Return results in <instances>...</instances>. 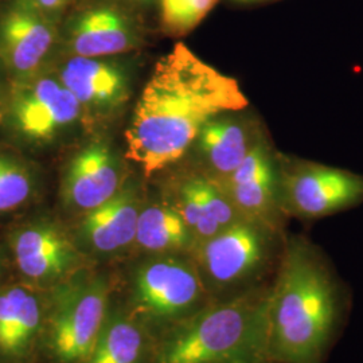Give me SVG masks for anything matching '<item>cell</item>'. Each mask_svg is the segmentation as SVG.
Here are the masks:
<instances>
[{
	"mask_svg": "<svg viewBox=\"0 0 363 363\" xmlns=\"http://www.w3.org/2000/svg\"><path fill=\"white\" fill-rule=\"evenodd\" d=\"M240 84L178 42L157 62L125 130L127 156L151 175L179 160L213 117L247 109Z\"/></svg>",
	"mask_w": 363,
	"mask_h": 363,
	"instance_id": "1",
	"label": "cell"
},
{
	"mask_svg": "<svg viewBox=\"0 0 363 363\" xmlns=\"http://www.w3.org/2000/svg\"><path fill=\"white\" fill-rule=\"evenodd\" d=\"M269 300V362L319 363L337 322V289L320 250L286 237Z\"/></svg>",
	"mask_w": 363,
	"mask_h": 363,
	"instance_id": "2",
	"label": "cell"
},
{
	"mask_svg": "<svg viewBox=\"0 0 363 363\" xmlns=\"http://www.w3.org/2000/svg\"><path fill=\"white\" fill-rule=\"evenodd\" d=\"M271 286L208 303L171 325L154 363L269 362Z\"/></svg>",
	"mask_w": 363,
	"mask_h": 363,
	"instance_id": "3",
	"label": "cell"
},
{
	"mask_svg": "<svg viewBox=\"0 0 363 363\" xmlns=\"http://www.w3.org/2000/svg\"><path fill=\"white\" fill-rule=\"evenodd\" d=\"M109 286L103 276L78 269L52 289L45 318L46 343L57 363H81L109 313Z\"/></svg>",
	"mask_w": 363,
	"mask_h": 363,
	"instance_id": "4",
	"label": "cell"
},
{
	"mask_svg": "<svg viewBox=\"0 0 363 363\" xmlns=\"http://www.w3.org/2000/svg\"><path fill=\"white\" fill-rule=\"evenodd\" d=\"M284 233L256 220H238L193 249L208 292H220L257 277L280 256Z\"/></svg>",
	"mask_w": 363,
	"mask_h": 363,
	"instance_id": "5",
	"label": "cell"
},
{
	"mask_svg": "<svg viewBox=\"0 0 363 363\" xmlns=\"http://www.w3.org/2000/svg\"><path fill=\"white\" fill-rule=\"evenodd\" d=\"M279 194L286 218L315 220L363 203V175L276 152Z\"/></svg>",
	"mask_w": 363,
	"mask_h": 363,
	"instance_id": "6",
	"label": "cell"
},
{
	"mask_svg": "<svg viewBox=\"0 0 363 363\" xmlns=\"http://www.w3.org/2000/svg\"><path fill=\"white\" fill-rule=\"evenodd\" d=\"M135 311L155 323H177L202 308L208 292L194 261L181 257L145 259L132 276Z\"/></svg>",
	"mask_w": 363,
	"mask_h": 363,
	"instance_id": "7",
	"label": "cell"
},
{
	"mask_svg": "<svg viewBox=\"0 0 363 363\" xmlns=\"http://www.w3.org/2000/svg\"><path fill=\"white\" fill-rule=\"evenodd\" d=\"M7 124L28 143H50L85 118V112L58 76L38 73L18 79L6 109Z\"/></svg>",
	"mask_w": 363,
	"mask_h": 363,
	"instance_id": "8",
	"label": "cell"
},
{
	"mask_svg": "<svg viewBox=\"0 0 363 363\" xmlns=\"http://www.w3.org/2000/svg\"><path fill=\"white\" fill-rule=\"evenodd\" d=\"M62 35L70 57L105 58L138 49L142 27L130 9L116 0H94L70 13Z\"/></svg>",
	"mask_w": 363,
	"mask_h": 363,
	"instance_id": "9",
	"label": "cell"
},
{
	"mask_svg": "<svg viewBox=\"0 0 363 363\" xmlns=\"http://www.w3.org/2000/svg\"><path fill=\"white\" fill-rule=\"evenodd\" d=\"M60 39V22L25 0L0 4V61L18 79L40 73Z\"/></svg>",
	"mask_w": 363,
	"mask_h": 363,
	"instance_id": "10",
	"label": "cell"
},
{
	"mask_svg": "<svg viewBox=\"0 0 363 363\" xmlns=\"http://www.w3.org/2000/svg\"><path fill=\"white\" fill-rule=\"evenodd\" d=\"M276 152L268 136H264L242 163L218 182L244 218L284 233L288 218L280 203Z\"/></svg>",
	"mask_w": 363,
	"mask_h": 363,
	"instance_id": "11",
	"label": "cell"
},
{
	"mask_svg": "<svg viewBox=\"0 0 363 363\" xmlns=\"http://www.w3.org/2000/svg\"><path fill=\"white\" fill-rule=\"evenodd\" d=\"M11 250L27 280L57 284L78 271L79 255L73 242L49 220L30 222L13 232Z\"/></svg>",
	"mask_w": 363,
	"mask_h": 363,
	"instance_id": "12",
	"label": "cell"
},
{
	"mask_svg": "<svg viewBox=\"0 0 363 363\" xmlns=\"http://www.w3.org/2000/svg\"><path fill=\"white\" fill-rule=\"evenodd\" d=\"M121 179V166L112 147L103 140L91 142L67 163L62 199L73 210L91 211L120 191Z\"/></svg>",
	"mask_w": 363,
	"mask_h": 363,
	"instance_id": "13",
	"label": "cell"
},
{
	"mask_svg": "<svg viewBox=\"0 0 363 363\" xmlns=\"http://www.w3.org/2000/svg\"><path fill=\"white\" fill-rule=\"evenodd\" d=\"M240 113L241 111H237L213 117L193 143L203 166L202 174L216 181L226 179L267 136L256 120Z\"/></svg>",
	"mask_w": 363,
	"mask_h": 363,
	"instance_id": "14",
	"label": "cell"
},
{
	"mask_svg": "<svg viewBox=\"0 0 363 363\" xmlns=\"http://www.w3.org/2000/svg\"><path fill=\"white\" fill-rule=\"evenodd\" d=\"M57 76L77 99L85 115H111L130 99V73L118 62L70 57Z\"/></svg>",
	"mask_w": 363,
	"mask_h": 363,
	"instance_id": "15",
	"label": "cell"
},
{
	"mask_svg": "<svg viewBox=\"0 0 363 363\" xmlns=\"http://www.w3.org/2000/svg\"><path fill=\"white\" fill-rule=\"evenodd\" d=\"M175 208L194 235L196 244L244 220L220 182L202 172L182 183Z\"/></svg>",
	"mask_w": 363,
	"mask_h": 363,
	"instance_id": "16",
	"label": "cell"
},
{
	"mask_svg": "<svg viewBox=\"0 0 363 363\" xmlns=\"http://www.w3.org/2000/svg\"><path fill=\"white\" fill-rule=\"evenodd\" d=\"M140 211L136 189L121 187L109 201L84 214L78 235L97 253H116L135 242Z\"/></svg>",
	"mask_w": 363,
	"mask_h": 363,
	"instance_id": "17",
	"label": "cell"
},
{
	"mask_svg": "<svg viewBox=\"0 0 363 363\" xmlns=\"http://www.w3.org/2000/svg\"><path fill=\"white\" fill-rule=\"evenodd\" d=\"M45 313L38 294L26 286L0 289V354L25 357L43 330Z\"/></svg>",
	"mask_w": 363,
	"mask_h": 363,
	"instance_id": "18",
	"label": "cell"
},
{
	"mask_svg": "<svg viewBox=\"0 0 363 363\" xmlns=\"http://www.w3.org/2000/svg\"><path fill=\"white\" fill-rule=\"evenodd\" d=\"M135 244L152 253H172L194 249V235L179 211L167 205L142 208L138 220Z\"/></svg>",
	"mask_w": 363,
	"mask_h": 363,
	"instance_id": "19",
	"label": "cell"
},
{
	"mask_svg": "<svg viewBox=\"0 0 363 363\" xmlns=\"http://www.w3.org/2000/svg\"><path fill=\"white\" fill-rule=\"evenodd\" d=\"M144 335L140 325L123 313H108L100 335L81 363H142Z\"/></svg>",
	"mask_w": 363,
	"mask_h": 363,
	"instance_id": "20",
	"label": "cell"
},
{
	"mask_svg": "<svg viewBox=\"0 0 363 363\" xmlns=\"http://www.w3.org/2000/svg\"><path fill=\"white\" fill-rule=\"evenodd\" d=\"M220 0H156L163 33L182 38L194 31Z\"/></svg>",
	"mask_w": 363,
	"mask_h": 363,
	"instance_id": "21",
	"label": "cell"
},
{
	"mask_svg": "<svg viewBox=\"0 0 363 363\" xmlns=\"http://www.w3.org/2000/svg\"><path fill=\"white\" fill-rule=\"evenodd\" d=\"M34 179L19 159L0 152V214L21 208L30 199Z\"/></svg>",
	"mask_w": 363,
	"mask_h": 363,
	"instance_id": "22",
	"label": "cell"
},
{
	"mask_svg": "<svg viewBox=\"0 0 363 363\" xmlns=\"http://www.w3.org/2000/svg\"><path fill=\"white\" fill-rule=\"evenodd\" d=\"M25 1L39 13L46 15L48 18H50L55 22H60L61 16L74 0H25Z\"/></svg>",
	"mask_w": 363,
	"mask_h": 363,
	"instance_id": "23",
	"label": "cell"
},
{
	"mask_svg": "<svg viewBox=\"0 0 363 363\" xmlns=\"http://www.w3.org/2000/svg\"><path fill=\"white\" fill-rule=\"evenodd\" d=\"M233 4H238V6H262V4H271V3H276L280 0H228Z\"/></svg>",
	"mask_w": 363,
	"mask_h": 363,
	"instance_id": "24",
	"label": "cell"
},
{
	"mask_svg": "<svg viewBox=\"0 0 363 363\" xmlns=\"http://www.w3.org/2000/svg\"><path fill=\"white\" fill-rule=\"evenodd\" d=\"M118 3L124 4V6H136V7H151L152 4H155L156 0H116Z\"/></svg>",
	"mask_w": 363,
	"mask_h": 363,
	"instance_id": "25",
	"label": "cell"
},
{
	"mask_svg": "<svg viewBox=\"0 0 363 363\" xmlns=\"http://www.w3.org/2000/svg\"><path fill=\"white\" fill-rule=\"evenodd\" d=\"M0 271H1V262H0Z\"/></svg>",
	"mask_w": 363,
	"mask_h": 363,
	"instance_id": "26",
	"label": "cell"
}]
</instances>
